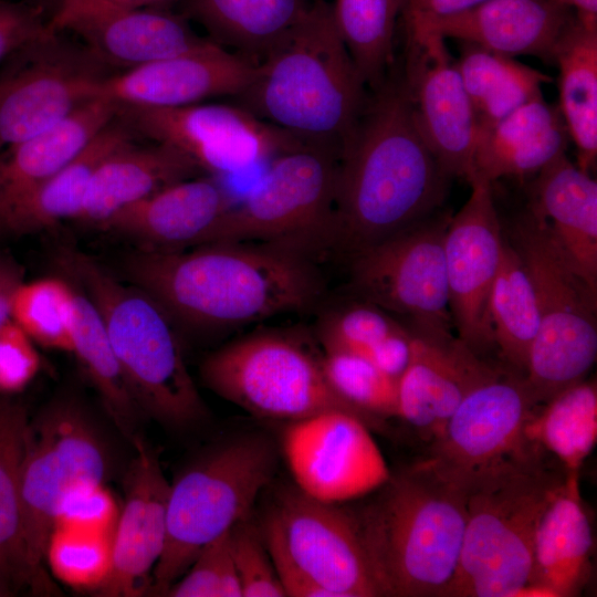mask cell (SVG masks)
I'll return each instance as SVG.
<instances>
[{
    "instance_id": "obj_1",
    "label": "cell",
    "mask_w": 597,
    "mask_h": 597,
    "mask_svg": "<svg viewBox=\"0 0 597 597\" xmlns=\"http://www.w3.org/2000/svg\"><path fill=\"white\" fill-rule=\"evenodd\" d=\"M449 178L421 134L402 74L389 73L339 151L329 252L348 259L431 216Z\"/></svg>"
},
{
    "instance_id": "obj_2",
    "label": "cell",
    "mask_w": 597,
    "mask_h": 597,
    "mask_svg": "<svg viewBox=\"0 0 597 597\" xmlns=\"http://www.w3.org/2000/svg\"><path fill=\"white\" fill-rule=\"evenodd\" d=\"M130 284L175 324L224 331L313 307L324 293L315 260L258 242H216L192 250L140 248L124 261Z\"/></svg>"
},
{
    "instance_id": "obj_3",
    "label": "cell",
    "mask_w": 597,
    "mask_h": 597,
    "mask_svg": "<svg viewBox=\"0 0 597 597\" xmlns=\"http://www.w3.org/2000/svg\"><path fill=\"white\" fill-rule=\"evenodd\" d=\"M238 97L239 106L259 118L339 155L369 96L337 31L331 2H311Z\"/></svg>"
},
{
    "instance_id": "obj_4",
    "label": "cell",
    "mask_w": 597,
    "mask_h": 597,
    "mask_svg": "<svg viewBox=\"0 0 597 597\" xmlns=\"http://www.w3.org/2000/svg\"><path fill=\"white\" fill-rule=\"evenodd\" d=\"M353 509L383 596L444 597L465 527L467 494L416 463Z\"/></svg>"
},
{
    "instance_id": "obj_5",
    "label": "cell",
    "mask_w": 597,
    "mask_h": 597,
    "mask_svg": "<svg viewBox=\"0 0 597 597\" xmlns=\"http://www.w3.org/2000/svg\"><path fill=\"white\" fill-rule=\"evenodd\" d=\"M59 262L97 308L143 413L175 428L206 419L207 406L167 312L146 292L125 285L82 252L66 250Z\"/></svg>"
},
{
    "instance_id": "obj_6",
    "label": "cell",
    "mask_w": 597,
    "mask_h": 597,
    "mask_svg": "<svg viewBox=\"0 0 597 597\" xmlns=\"http://www.w3.org/2000/svg\"><path fill=\"white\" fill-rule=\"evenodd\" d=\"M567 472L548 457L481 479L465 490V527L444 597H517L531 578L538 522Z\"/></svg>"
},
{
    "instance_id": "obj_7",
    "label": "cell",
    "mask_w": 597,
    "mask_h": 597,
    "mask_svg": "<svg viewBox=\"0 0 597 597\" xmlns=\"http://www.w3.org/2000/svg\"><path fill=\"white\" fill-rule=\"evenodd\" d=\"M507 237L522 258L536 293L540 329L524 381L542 407L584 380L597 357V294L570 266L547 220L530 202Z\"/></svg>"
},
{
    "instance_id": "obj_8",
    "label": "cell",
    "mask_w": 597,
    "mask_h": 597,
    "mask_svg": "<svg viewBox=\"0 0 597 597\" xmlns=\"http://www.w3.org/2000/svg\"><path fill=\"white\" fill-rule=\"evenodd\" d=\"M276 468L271 439L243 433L213 447L170 484L166 543L153 573L156 593L166 595L207 543L251 516Z\"/></svg>"
},
{
    "instance_id": "obj_9",
    "label": "cell",
    "mask_w": 597,
    "mask_h": 597,
    "mask_svg": "<svg viewBox=\"0 0 597 597\" xmlns=\"http://www.w3.org/2000/svg\"><path fill=\"white\" fill-rule=\"evenodd\" d=\"M200 376L216 395L256 418L293 422L339 410L383 429L332 388L323 355L289 333L261 331L228 343L202 360Z\"/></svg>"
},
{
    "instance_id": "obj_10",
    "label": "cell",
    "mask_w": 597,
    "mask_h": 597,
    "mask_svg": "<svg viewBox=\"0 0 597 597\" xmlns=\"http://www.w3.org/2000/svg\"><path fill=\"white\" fill-rule=\"evenodd\" d=\"M338 154L305 145L274 158L258 185L233 203L203 242H258L314 260L331 251Z\"/></svg>"
},
{
    "instance_id": "obj_11",
    "label": "cell",
    "mask_w": 597,
    "mask_h": 597,
    "mask_svg": "<svg viewBox=\"0 0 597 597\" xmlns=\"http://www.w3.org/2000/svg\"><path fill=\"white\" fill-rule=\"evenodd\" d=\"M107 470L105 446L77 404L54 401L28 421L21 511L25 562L34 590H48L45 551L62 502L84 482H104Z\"/></svg>"
},
{
    "instance_id": "obj_12",
    "label": "cell",
    "mask_w": 597,
    "mask_h": 597,
    "mask_svg": "<svg viewBox=\"0 0 597 597\" xmlns=\"http://www.w3.org/2000/svg\"><path fill=\"white\" fill-rule=\"evenodd\" d=\"M540 408L524 377L501 368L464 397L418 463L465 492L485 476L542 460L549 454L530 434Z\"/></svg>"
},
{
    "instance_id": "obj_13",
    "label": "cell",
    "mask_w": 597,
    "mask_h": 597,
    "mask_svg": "<svg viewBox=\"0 0 597 597\" xmlns=\"http://www.w3.org/2000/svg\"><path fill=\"white\" fill-rule=\"evenodd\" d=\"M316 500L297 486L279 491L259 524L280 556L333 597H383L352 507Z\"/></svg>"
},
{
    "instance_id": "obj_14",
    "label": "cell",
    "mask_w": 597,
    "mask_h": 597,
    "mask_svg": "<svg viewBox=\"0 0 597 597\" xmlns=\"http://www.w3.org/2000/svg\"><path fill=\"white\" fill-rule=\"evenodd\" d=\"M113 74L83 43L51 29L14 52L0 69V151L95 98Z\"/></svg>"
},
{
    "instance_id": "obj_15",
    "label": "cell",
    "mask_w": 597,
    "mask_h": 597,
    "mask_svg": "<svg viewBox=\"0 0 597 597\" xmlns=\"http://www.w3.org/2000/svg\"><path fill=\"white\" fill-rule=\"evenodd\" d=\"M451 217L432 213L347 259L354 294L411 328L451 331L444 235Z\"/></svg>"
},
{
    "instance_id": "obj_16",
    "label": "cell",
    "mask_w": 597,
    "mask_h": 597,
    "mask_svg": "<svg viewBox=\"0 0 597 597\" xmlns=\"http://www.w3.org/2000/svg\"><path fill=\"white\" fill-rule=\"evenodd\" d=\"M117 117L138 137L170 145L214 175L244 172L311 145L241 106H119Z\"/></svg>"
},
{
    "instance_id": "obj_17",
    "label": "cell",
    "mask_w": 597,
    "mask_h": 597,
    "mask_svg": "<svg viewBox=\"0 0 597 597\" xmlns=\"http://www.w3.org/2000/svg\"><path fill=\"white\" fill-rule=\"evenodd\" d=\"M282 449L296 486L323 502L364 498L391 475L369 427L346 411L290 422Z\"/></svg>"
},
{
    "instance_id": "obj_18",
    "label": "cell",
    "mask_w": 597,
    "mask_h": 597,
    "mask_svg": "<svg viewBox=\"0 0 597 597\" xmlns=\"http://www.w3.org/2000/svg\"><path fill=\"white\" fill-rule=\"evenodd\" d=\"M471 193L450 218L444 235L449 310L458 337L485 357L495 349L490 295L498 272L503 230L492 182L472 178Z\"/></svg>"
},
{
    "instance_id": "obj_19",
    "label": "cell",
    "mask_w": 597,
    "mask_h": 597,
    "mask_svg": "<svg viewBox=\"0 0 597 597\" xmlns=\"http://www.w3.org/2000/svg\"><path fill=\"white\" fill-rule=\"evenodd\" d=\"M406 31L402 76L421 134L446 175L469 181L479 126L457 63L441 35L412 25Z\"/></svg>"
},
{
    "instance_id": "obj_20",
    "label": "cell",
    "mask_w": 597,
    "mask_h": 597,
    "mask_svg": "<svg viewBox=\"0 0 597 597\" xmlns=\"http://www.w3.org/2000/svg\"><path fill=\"white\" fill-rule=\"evenodd\" d=\"M408 328L410 358L398 379V418L430 443L464 397L501 367L474 353L451 331Z\"/></svg>"
},
{
    "instance_id": "obj_21",
    "label": "cell",
    "mask_w": 597,
    "mask_h": 597,
    "mask_svg": "<svg viewBox=\"0 0 597 597\" xmlns=\"http://www.w3.org/2000/svg\"><path fill=\"white\" fill-rule=\"evenodd\" d=\"M256 63L219 44L134 70L101 82L95 97L118 106L171 108L218 96H238L252 82Z\"/></svg>"
},
{
    "instance_id": "obj_22",
    "label": "cell",
    "mask_w": 597,
    "mask_h": 597,
    "mask_svg": "<svg viewBox=\"0 0 597 597\" xmlns=\"http://www.w3.org/2000/svg\"><path fill=\"white\" fill-rule=\"evenodd\" d=\"M125 479V499L112 540V568L102 596H139L163 554L167 535L170 483L155 451L138 436Z\"/></svg>"
},
{
    "instance_id": "obj_23",
    "label": "cell",
    "mask_w": 597,
    "mask_h": 597,
    "mask_svg": "<svg viewBox=\"0 0 597 597\" xmlns=\"http://www.w3.org/2000/svg\"><path fill=\"white\" fill-rule=\"evenodd\" d=\"M573 18L570 8L558 0H484L452 15L405 24L502 55L553 62L556 43Z\"/></svg>"
},
{
    "instance_id": "obj_24",
    "label": "cell",
    "mask_w": 597,
    "mask_h": 597,
    "mask_svg": "<svg viewBox=\"0 0 597 597\" xmlns=\"http://www.w3.org/2000/svg\"><path fill=\"white\" fill-rule=\"evenodd\" d=\"M66 31L81 38L94 57L112 72L134 70L217 44L195 32L184 14L165 8L114 11L77 21Z\"/></svg>"
},
{
    "instance_id": "obj_25",
    "label": "cell",
    "mask_w": 597,
    "mask_h": 597,
    "mask_svg": "<svg viewBox=\"0 0 597 597\" xmlns=\"http://www.w3.org/2000/svg\"><path fill=\"white\" fill-rule=\"evenodd\" d=\"M233 203L218 181L195 177L121 209L101 228L135 239L146 249L177 250L200 245Z\"/></svg>"
},
{
    "instance_id": "obj_26",
    "label": "cell",
    "mask_w": 597,
    "mask_h": 597,
    "mask_svg": "<svg viewBox=\"0 0 597 597\" xmlns=\"http://www.w3.org/2000/svg\"><path fill=\"white\" fill-rule=\"evenodd\" d=\"M594 535L578 473L567 472L538 522L528 585L520 597H575L589 579Z\"/></svg>"
},
{
    "instance_id": "obj_27",
    "label": "cell",
    "mask_w": 597,
    "mask_h": 597,
    "mask_svg": "<svg viewBox=\"0 0 597 597\" xmlns=\"http://www.w3.org/2000/svg\"><path fill=\"white\" fill-rule=\"evenodd\" d=\"M531 203L547 220L570 266L597 294V182L566 153L537 172Z\"/></svg>"
},
{
    "instance_id": "obj_28",
    "label": "cell",
    "mask_w": 597,
    "mask_h": 597,
    "mask_svg": "<svg viewBox=\"0 0 597 597\" xmlns=\"http://www.w3.org/2000/svg\"><path fill=\"white\" fill-rule=\"evenodd\" d=\"M201 172L189 156L170 145L133 142L100 165L74 220L102 227L121 209Z\"/></svg>"
},
{
    "instance_id": "obj_29",
    "label": "cell",
    "mask_w": 597,
    "mask_h": 597,
    "mask_svg": "<svg viewBox=\"0 0 597 597\" xmlns=\"http://www.w3.org/2000/svg\"><path fill=\"white\" fill-rule=\"evenodd\" d=\"M568 138L559 111L538 96L479 130L469 181L535 175L565 153Z\"/></svg>"
},
{
    "instance_id": "obj_30",
    "label": "cell",
    "mask_w": 597,
    "mask_h": 597,
    "mask_svg": "<svg viewBox=\"0 0 597 597\" xmlns=\"http://www.w3.org/2000/svg\"><path fill=\"white\" fill-rule=\"evenodd\" d=\"M138 137L117 115L66 166L38 187L0 203V226L31 233L75 219L100 165Z\"/></svg>"
},
{
    "instance_id": "obj_31",
    "label": "cell",
    "mask_w": 597,
    "mask_h": 597,
    "mask_svg": "<svg viewBox=\"0 0 597 597\" xmlns=\"http://www.w3.org/2000/svg\"><path fill=\"white\" fill-rule=\"evenodd\" d=\"M118 108L95 97L50 128L0 151V203L60 171L116 117Z\"/></svg>"
},
{
    "instance_id": "obj_32",
    "label": "cell",
    "mask_w": 597,
    "mask_h": 597,
    "mask_svg": "<svg viewBox=\"0 0 597 597\" xmlns=\"http://www.w3.org/2000/svg\"><path fill=\"white\" fill-rule=\"evenodd\" d=\"M559 70V113L577 149V166L589 172L597 158V21L574 15L553 55Z\"/></svg>"
},
{
    "instance_id": "obj_33",
    "label": "cell",
    "mask_w": 597,
    "mask_h": 597,
    "mask_svg": "<svg viewBox=\"0 0 597 597\" xmlns=\"http://www.w3.org/2000/svg\"><path fill=\"white\" fill-rule=\"evenodd\" d=\"M209 39L259 64L307 11L310 0H182Z\"/></svg>"
},
{
    "instance_id": "obj_34",
    "label": "cell",
    "mask_w": 597,
    "mask_h": 597,
    "mask_svg": "<svg viewBox=\"0 0 597 597\" xmlns=\"http://www.w3.org/2000/svg\"><path fill=\"white\" fill-rule=\"evenodd\" d=\"M28 421L27 411L19 401L7 395L0 397V588L6 596L31 583L21 511V470Z\"/></svg>"
},
{
    "instance_id": "obj_35",
    "label": "cell",
    "mask_w": 597,
    "mask_h": 597,
    "mask_svg": "<svg viewBox=\"0 0 597 597\" xmlns=\"http://www.w3.org/2000/svg\"><path fill=\"white\" fill-rule=\"evenodd\" d=\"M457 67L474 111L479 130L542 96L552 78L514 57L463 43Z\"/></svg>"
},
{
    "instance_id": "obj_36",
    "label": "cell",
    "mask_w": 597,
    "mask_h": 597,
    "mask_svg": "<svg viewBox=\"0 0 597 597\" xmlns=\"http://www.w3.org/2000/svg\"><path fill=\"white\" fill-rule=\"evenodd\" d=\"M490 315L499 355L507 368L524 377L540 329V311L528 271L504 233L490 295Z\"/></svg>"
},
{
    "instance_id": "obj_37",
    "label": "cell",
    "mask_w": 597,
    "mask_h": 597,
    "mask_svg": "<svg viewBox=\"0 0 597 597\" xmlns=\"http://www.w3.org/2000/svg\"><path fill=\"white\" fill-rule=\"evenodd\" d=\"M121 431L132 441L143 413L114 354L101 315L91 298L76 290L73 352Z\"/></svg>"
},
{
    "instance_id": "obj_38",
    "label": "cell",
    "mask_w": 597,
    "mask_h": 597,
    "mask_svg": "<svg viewBox=\"0 0 597 597\" xmlns=\"http://www.w3.org/2000/svg\"><path fill=\"white\" fill-rule=\"evenodd\" d=\"M530 434L566 472L578 473L597 442V387L585 379L567 387L534 416Z\"/></svg>"
},
{
    "instance_id": "obj_39",
    "label": "cell",
    "mask_w": 597,
    "mask_h": 597,
    "mask_svg": "<svg viewBox=\"0 0 597 597\" xmlns=\"http://www.w3.org/2000/svg\"><path fill=\"white\" fill-rule=\"evenodd\" d=\"M337 31L366 86L377 90L389 75L401 0H335Z\"/></svg>"
},
{
    "instance_id": "obj_40",
    "label": "cell",
    "mask_w": 597,
    "mask_h": 597,
    "mask_svg": "<svg viewBox=\"0 0 597 597\" xmlns=\"http://www.w3.org/2000/svg\"><path fill=\"white\" fill-rule=\"evenodd\" d=\"M76 289L56 277L21 282L11 303V320L36 344L73 352Z\"/></svg>"
},
{
    "instance_id": "obj_41",
    "label": "cell",
    "mask_w": 597,
    "mask_h": 597,
    "mask_svg": "<svg viewBox=\"0 0 597 597\" xmlns=\"http://www.w3.org/2000/svg\"><path fill=\"white\" fill-rule=\"evenodd\" d=\"M323 369L332 388L381 428L398 418V380L368 359L344 352H324Z\"/></svg>"
},
{
    "instance_id": "obj_42",
    "label": "cell",
    "mask_w": 597,
    "mask_h": 597,
    "mask_svg": "<svg viewBox=\"0 0 597 597\" xmlns=\"http://www.w3.org/2000/svg\"><path fill=\"white\" fill-rule=\"evenodd\" d=\"M112 534L55 526L50 535L45 563L63 584L100 590L112 568Z\"/></svg>"
},
{
    "instance_id": "obj_43",
    "label": "cell",
    "mask_w": 597,
    "mask_h": 597,
    "mask_svg": "<svg viewBox=\"0 0 597 597\" xmlns=\"http://www.w3.org/2000/svg\"><path fill=\"white\" fill-rule=\"evenodd\" d=\"M390 313L360 300L326 313L318 325L324 352H344L369 360L375 348L404 328Z\"/></svg>"
},
{
    "instance_id": "obj_44",
    "label": "cell",
    "mask_w": 597,
    "mask_h": 597,
    "mask_svg": "<svg viewBox=\"0 0 597 597\" xmlns=\"http://www.w3.org/2000/svg\"><path fill=\"white\" fill-rule=\"evenodd\" d=\"M229 544L242 597H285L261 527L251 516L229 530Z\"/></svg>"
},
{
    "instance_id": "obj_45",
    "label": "cell",
    "mask_w": 597,
    "mask_h": 597,
    "mask_svg": "<svg viewBox=\"0 0 597 597\" xmlns=\"http://www.w3.org/2000/svg\"><path fill=\"white\" fill-rule=\"evenodd\" d=\"M172 597H242L230 552L229 531L207 543L185 576L167 591Z\"/></svg>"
},
{
    "instance_id": "obj_46",
    "label": "cell",
    "mask_w": 597,
    "mask_h": 597,
    "mask_svg": "<svg viewBox=\"0 0 597 597\" xmlns=\"http://www.w3.org/2000/svg\"><path fill=\"white\" fill-rule=\"evenodd\" d=\"M118 513L119 507L104 482H84L62 502L54 527L113 535Z\"/></svg>"
},
{
    "instance_id": "obj_47",
    "label": "cell",
    "mask_w": 597,
    "mask_h": 597,
    "mask_svg": "<svg viewBox=\"0 0 597 597\" xmlns=\"http://www.w3.org/2000/svg\"><path fill=\"white\" fill-rule=\"evenodd\" d=\"M40 356L34 342L9 320L0 326V394L22 391L40 369Z\"/></svg>"
},
{
    "instance_id": "obj_48",
    "label": "cell",
    "mask_w": 597,
    "mask_h": 597,
    "mask_svg": "<svg viewBox=\"0 0 597 597\" xmlns=\"http://www.w3.org/2000/svg\"><path fill=\"white\" fill-rule=\"evenodd\" d=\"M48 31L49 19L43 7L25 0H0V65Z\"/></svg>"
},
{
    "instance_id": "obj_49",
    "label": "cell",
    "mask_w": 597,
    "mask_h": 597,
    "mask_svg": "<svg viewBox=\"0 0 597 597\" xmlns=\"http://www.w3.org/2000/svg\"><path fill=\"white\" fill-rule=\"evenodd\" d=\"M182 0H60L49 18L52 31L64 32L77 21L105 13L139 8H165Z\"/></svg>"
},
{
    "instance_id": "obj_50",
    "label": "cell",
    "mask_w": 597,
    "mask_h": 597,
    "mask_svg": "<svg viewBox=\"0 0 597 597\" xmlns=\"http://www.w3.org/2000/svg\"><path fill=\"white\" fill-rule=\"evenodd\" d=\"M484 0H401L405 20H427L452 15Z\"/></svg>"
},
{
    "instance_id": "obj_51",
    "label": "cell",
    "mask_w": 597,
    "mask_h": 597,
    "mask_svg": "<svg viewBox=\"0 0 597 597\" xmlns=\"http://www.w3.org/2000/svg\"><path fill=\"white\" fill-rule=\"evenodd\" d=\"M21 282V270L18 265L0 256V326L11 320L12 297Z\"/></svg>"
},
{
    "instance_id": "obj_52",
    "label": "cell",
    "mask_w": 597,
    "mask_h": 597,
    "mask_svg": "<svg viewBox=\"0 0 597 597\" xmlns=\"http://www.w3.org/2000/svg\"><path fill=\"white\" fill-rule=\"evenodd\" d=\"M568 8L576 9V15L583 20L597 21V0H558Z\"/></svg>"
},
{
    "instance_id": "obj_53",
    "label": "cell",
    "mask_w": 597,
    "mask_h": 597,
    "mask_svg": "<svg viewBox=\"0 0 597 597\" xmlns=\"http://www.w3.org/2000/svg\"><path fill=\"white\" fill-rule=\"evenodd\" d=\"M25 1H28L30 3H33V4H36V6H40V7H43L45 10H48V3L55 1L56 4H57L60 0H25ZM56 4H55V7H56Z\"/></svg>"
},
{
    "instance_id": "obj_54",
    "label": "cell",
    "mask_w": 597,
    "mask_h": 597,
    "mask_svg": "<svg viewBox=\"0 0 597 597\" xmlns=\"http://www.w3.org/2000/svg\"><path fill=\"white\" fill-rule=\"evenodd\" d=\"M318 1H325V0H310V2H318Z\"/></svg>"
},
{
    "instance_id": "obj_55",
    "label": "cell",
    "mask_w": 597,
    "mask_h": 597,
    "mask_svg": "<svg viewBox=\"0 0 597 597\" xmlns=\"http://www.w3.org/2000/svg\"><path fill=\"white\" fill-rule=\"evenodd\" d=\"M0 596H6L4 593L0 588Z\"/></svg>"
}]
</instances>
